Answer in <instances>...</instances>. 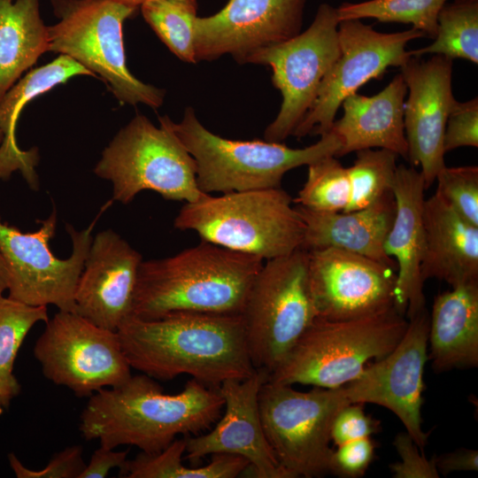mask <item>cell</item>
Wrapping results in <instances>:
<instances>
[{
  "mask_svg": "<svg viewBox=\"0 0 478 478\" xmlns=\"http://www.w3.org/2000/svg\"><path fill=\"white\" fill-rule=\"evenodd\" d=\"M116 332L130 367L153 379L188 374L219 387L255 370L241 314L174 312L151 320L131 315Z\"/></svg>",
  "mask_w": 478,
  "mask_h": 478,
  "instance_id": "obj_1",
  "label": "cell"
},
{
  "mask_svg": "<svg viewBox=\"0 0 478 478\" xmlns=\"http://www.w3.org/2000/svg\"><path fill=\"white\" fill-rule=\"evenodd\" d=\"M223 406L219 387L191 378L181 392L165 394L153 378L141 374L92 394L81 412L80 431L85 440L97 439L111 449L130 445L153 454L180 435L209 428Z\"/></svg>",
  "mask_w": 478,
  "mask_h": 478,
  "instance_id": "obj_2",
  "label": "cell"
},
{
  "mask_svg": "<svg viewBox=\"0 0 478 478\" xmlns=\"http://www.w3.org/2000/svg\"><path fill=\"white\" fill-rule=\"evenodd\" d=\"M263 260L205 241L172 257L143 260L131 315L151 320L174 312L241 314Z\"/></svg>",
  "mask_w": 478,
  "mask_h": 478,
  "instance_id": "obj_3",
  "label": "cell"
},
{
  "mask_svg": "<svg viewBox=\"0 0 478 478\" xmlns=\"http://www.w3.org/2000/svg\"><path fill=\"white\" fill-rule=\"evenodd\" d=\"M158 121L194 158L197 186L206 194L280 188L287 172L327 156L337 157L341 146L332 131L303 149L275 142L224 138L208 130L190 106L178 123L168 116L159 117Z\"/></svg>",
  "mask_w": 478,
  "mask_h": 478,
  "instance_id": "obj_4",
  "label": "cell"
},
{
  "mask_svg": "<svg viewBox=\"0 0 478 478\" xmlns=\"http://www.w3.org/2000/svg\"><path fill=\"white\" fill-rule=\"evenodd\" d=\"M292 202L281 187L207 194L185 203L173 226L196 232L202 241L267 260L301 248L305 224Z\"/></svg>",
  "mask_w": 478,
  "mask_h": 478,
  "instance_id": "obj_5",
  "label": "cell"
},
{
  "mask_svg": "<svg viewBox=\"0 0 478 478\" xmlns=\"http://www.w3.org/2000/svg\"><path fill=\"white\" fill-rule=\"evenodd\" d=\"M408 326L393 306L357 319L328 320L317 317L268 380L334 389L355 380L370 359L389 354Z\"/></svg>",
  "mask_w": 478,
  "mask_h": 478,
  "instance_id": "obj_6",
  "label": "cell"
},
{
  "mask_svg": "<svg viewBox=\"0 0 478 478\" xmlns=\"http://www.w3.org/2000/svg\"><path fill=\"white\" fill-rule=\"evenodd\" d=\"M58 21L47 26L49 51L66 55L100 75L122 104L162 105L166 91L135 78L128 70L124 21L137 8L114 0H50Z\"/></svg>",
  "mask_w": 478,
  "mask_h": 478,
  "instance_id": "obj_7",
  "label": "cell"
},
{
  "mask_svg": "<svg viewBox=\"0 0 478 478\" xmlns=\"http://www.w3.org/2000/svg\"><path fill=\"white\" fill-rule=\"evenodd\" d=\"M308 268L300 248L267 259L256 275L241 313L255 369L270 375L317 318Z\"/></svg>",
  "mask_w": 478,
  "mask_h": 478,
  "instance_id": "obj_8",
  "label": "cell"
},
{
  "mask_svg": "<svg viewBox=\"0 0 478 478\" xmlns=\"http://www.w3.org/2000/svg\"><path fill=\"white\" fill-rule=\"evenodd\" d=\"M112 183V198L130 203L143 190L168 200L193 203L204 197L197 183L196 164L177 136L137 114L119 131L94 168Z\"/></svg>",
  "mask_w": 478,
  "mask_h": 478,
  "instance_id": "obj_9",
  "label": "cell"
},
{
  "mask_svg": "<svg viewBox=\"0 0 478 478\" xmlns=\"http://www.w3.org/2000/svg\"><path fill=\"white\" fill-rule=\"evenodd\" d=\"M351 404L343 386L298 391L292 385L266 381L258 394L263 429L289 478L330 474L335 417Z\"/></svg>",
  "mask_w": 478,
  "mask_h": 478,
  "instance_id": "obj_10",
  "label": "cell"
},
{
  "mask_svg": "<svg viewBox=\"0 0 478 478\" xmlns=\"http://www.w3.org/2000/svg\"><path fill=\"white\" fill-rule=\"evenodd\" d=\"M336 8L319 5L304 32L285 42L259 49L245 64L267 66L273 85L282 97L276 118L266 128L264 138L281 143L303 120L316 101L320 88L339 57Z\"/></svg>",
  "mask_w": 478,
  "mask_h": 478,
  "instance_id": "obj_11",
  "label": "cell"
},
{
  "mask_svg": "<svg viewBox=\"0 0 478 478\" xmlns=\"http://www.w3.org/2000/svg\"><path fill=\"white\" fill-rule=\"evenodd\" d=\"M40 223L36 231L23 233L0 219V251L7 269L8 297L33 306L53 305L59 311L74 312L75 289L96 220L83 230L66 225L72 253L65 259L57 258L49 244L56 232V209Z\"/></svg>",
  "mask_w": 478,
  "mask_h": 478,
  "instance_id": "obj_12",
  "label": "cell"
},
{
  "mask_svg": "<svg viewBox=\"0 0 478 478\" xmlns=\"http://www.w3.org/2000/svg\"><path fill=\"white\" fill-rule=\"evenodd\" d=\"M45 323L34 355L49 381L79 397H89L132 375L116 331L67 311H59Z\"/></svg>",
  "mask_w": 478,
  "mask_h": 478,
  "instance_id": "obj_13",
  "label": "cell"
},
{
  "mask_svg": "<svg viewBox=\"0 0 478 478\" xmlns=\"http://www.w3.org/2000/svg\"><path fill=\"white\" fill-rule=\"evenodd\" d=\"M339 57L324 79L316 101L292 135L328 133L343 100L373 79H380L390 66H403L411 57L406 45L425 36L410 28L400 32H379L361 19L339 21Z\"/></svg>",
  "mask_w": 478,
  "mask_h": 478,
  "instance_id": "obj_14",
  "label": "cell"
},
{
  "mask_svg": "<svg viewBox=\"0 0 478 478\" xmlns=\"http://www.w3.org/2000/svg\"><path fill=\"white\" fill-rule=\"evenodd\" d=\"M428 330L429 313L425 309L408 319L402 339L389 354L343 385L351 404H375L391 411L423 452L429 435L421 428Z\"/></svg>",
  "mask_w": 478,
  "mask_h": 478,
  "instance_id": "obj_15",
  "label": "cell"
},
{
  "mask_svg": "<svg viewBox=\"0 0 478 478\" xmlns=\"http://www.w3.org/2000/svg\"><path fill=\"white\" fill-rule=\"evenodd\" d=\"M309 283L317 317L345 320L394 306L397 272L338 248L308 251Z\"/></svg>",
  "mask_w": 478,
  "mask_h": 478,
  "instance_id": "obj_16",
  "label": "cell"
},
{
  "mask_svg": "<svg viewBox=\"0 0 478 478\" xmlns=\"http://www.w3.org/2000/svg\"><path fill=\"white\" fill-rule=\"evenodd\" d=\"M306 0H229L194 25L196 61L229 54L239 64L256 50L289 40L302 29Z\"/></svg>",
  "mask_w": 478,
  "mask_h": 478,
  "instance_id": "obj_17",
  "label": "cell"
},
{
  "mask_svg": "<svg viewBox=\"0 0 478 478\" xmlns=\"http://www.w3.org/2000/svg\"><path fill=\"white\" fill-rule=\"evenodd\" d=\"M453 59L432 55L428 59L411 56L400 66L408 96L404 124L412 166H420L426 188L445 166L443 134L456 102L452 92Z\"/></svg>",
  "mask_w": 478,
  "mask_h": 478,
  "instance_id": "obj_18",
  "label": "cell"
},
{
  "mask_svg": "<svg viewBox=\"0 0 478 478\" xmlns=\"http://www.w3.org/2000/svg\"><path fill=\"white\" fill-rule=\"evenodd\" d=\"M269 374L255 369L247 378L223 382V416L207 433L186 436L185 459L197 465L204 457L230 454L245 459L258 478H289L266 437L258 410V394Z\"/></svg>",
  "mask_w": 478,
  "mask_h": 478,
  "instance_id": "obj_19",
  "label": "cell"
},
{
  "mask_svg": "<svg viewBox=\"0 0 478 478\" xmlns=\"http://www.w3.org/2000/svg\"><path fill=\"white\" fill-rule=\"evenodd\" d=\"M142 255L112 229L92 242L74 293V312L112 331L132 313Z\"/></svg>",
  "mask_w": 478,
  "mask_h": 478,
  "instance_id": "obj_20",
  "label": "cell"
},
{
  "mask_svg": "<svg viewBox=\"0 0 478 478\" xmlns=\"http://www.w3.org/2000/svg\"><path fill=\"white\" fill-rule=\"evenodd\" d=\"M426 189L420 171L414 166H397L392 188L396 213L384 250L397 265L394 307L408 319L426 309L424 281L420 275Z\"/></svg>",
  "mask_w": 478,
  "mask_h": 478,
  "instance_id": "obj_21",
  "label": "cell"
},
{
  "mask_svg": "<svg viewBox=\"0 0 478 478\" xmlns=\"http://www.w3.org/2000/svg\"><path fill=\"white\" fill-rule=\"evenodd\" d=\"M407 87L397 74L379 93H355L342 103L343 117L330 129L338 137L337 157L365 149H385L407 160L404 110Z\"/></svg>",
  "mask_w": 478,
  "mask_h": 478,
  "instance_id": "obj_22",
  "label": "cell"
},
{
  "mask_svg": "<svg viewBox=\"0 0 478 478\" xmlns=\"http://www.w3.org/2000/svg\"><path fill=\"white\" fill-rule=\"evenodd\" d=\"M305 224L301 249L338 248L365 256L392 267L397 265L384 250L396 202L393 192L360 210L323 212L295 206Z\"/></svg>",
  "mask_w": 478,
  "mask_h": 478,
  "instance_id": "obj_23",
  "label": "cell"
},
{
  "mask_svg": "<svg viewBox=\"0 0 478 478\" xmlns=\"http://www.w3.org/2000/svg\"><path fill=\"white\" fill-rule=\"evenodd\" d=\"M422 281L437 279L451 287L478 282V227L436 193L423 205Z\"/></svg>",
  "mask_w": 478,
  "mask_h": 478,
  "instance_id": "obj_24",
  "label": "cell"
},
{
  "mask_svg": "<svg viewBox=\"0 0 478 478\" xmlns=\"http://www.w3.org/2000/svg\"><path fill=\"white\" fill-rule=\"evenodd\" d=\"M428 343V359L436 373L478 366V282L436 296Z\"/></svg>",
  "mask_w": 478,
  "mask_h": 478,
  "instance_id": "obj_25",
  "label": "cell"
},
{
  "mask_svg": "<svg viewBox=\"0 0 478 478\" xmlns=\"http://www.w3.org/2000/svg\"><path fill=\"white\" fill-rule=\"evenodd\" d=\"M78 75L95 76L89 70L66 55H59L49 64L29 71L19 80L0 102V129L4 138L0 144V178L7 180L19 170L33 189H38L35 167L39 155L37 148L24 150L16 140V126L25 105L36 96Z\"/></svg>",
  "mask_w": 478,
  "mask_h": 478,
  "instance_id": "obj_26",
  "label": "cell"
},
{
  "mask_svg": "<svg viewBox=\"0 0 478 478\" xmlns=\"http://www.w3.org/2000/svg\"><path fill=\"white\" fill-rule=\"evenodd\" d=\"M47 51L48 29L39 0H0V102Z\"/></svg>",
  "mask_w": 478,
  "mask_h": 478,
  "instance_id": "obj_27",
  "label": "cell"
},
{
  "mask_svg": "<svg viewBox=\"0 0 478 478\" xmlns=\"http://www.w3.org/2000/svg\"><path fill=\"white\" fill-rule=\"evenodd\" d=\"M186 438L174 439L162 451L148 454L141 451L132 460H127L120 469L124 478H235L249 468L243 457L230 454H213L212 460L202 466L183 465Z\"/></svg>",
  "mask_w": 478,
  "mask_h": 478,
  "instance_id": "obj_28",
  "label": "cell"
},
{
  "mask_svg": "<svg viewBox=\"0 0 478 478\" xmlns=\"http://www.w3.org/2000/svg\"><path fill=\"white\" fill-rule=\"evenodd\" d=\"M48 320L47 306L26 305L9 297L0 300V402L5 408L20 391L13 374L19 350L29 330Z\"/></svg>",
  "mask_w": 478,
  "mask_h": 478,
  "instance_id": "obj_29",
  "label": "cell"
},
{
  "mask_svg": "<svg viewBox=\"0 0 478 478\" xmlns=\"http://www.w3.org/2000/svg\"><path fill=\"white\" fill-rule=\"evenodd\" d=\"M426 54L463 58L478 64V0H455L442 8L434 42L410 50L412 57Z\"/></svg>",
  "mask_w": 478,
  "mask_h": 478,
  "instance_id": "obj_30",
  "label": "cell"
},
{
  "mask_svg": "<svg viewBox=\"0 0 478 478\" xmlns=\"http://www.w3.org/2000/svg\"><path fill=\"white\" fill-rule=\"evenodd\" d=\"M144 20L181 61L197 63L194 25L197 0H148L141 5Z\"/></svg>",
  "mask_w": 478,
  "mask_h": 478,
  "instance_id": "obj_31",
  "label": "cell"
},
{
  "mask_svg": "<svg viewBox=\"0 0 478 478\" xmlns=\"http://www.w3.org/2000/svg\"><path fill=\"white\" fill-rule=\"evenodd\" d=\"M447 0H367L343 3L336 8L339 21L374 19L381 22L410 24L434 39L437 18Z\"/></svg>",
  "mask_w": 478,
  "mask_h": 478,
  "instance_id": "obj_32",
  "label": "cell"
},
{
  "mask_svg": "<svg viewBox=\"0 0 478 478\" xmlns=\"http://www.w3.org/2000/svg\"><path fill=\"white\" fill-rule=\"evenodd\" d=\"M353 165L347 167L350 201L343 212L363 209L392 192L397 155L385 149L356 151Z\"/></svg>",
  "mask_w": 478,
  "mask_h": 478,
  "instance_id": "obj_33",
  "label": "cell"
},
{
  "mask_svg": "<svg viewBox=\"0 0 478 478\" xmlns=\"http://www.w3.org/2000/svg\"><path fill=\"white\" fill-rule=\"evenodd\" d=\"M307 166V179L293 202L316 212H343L350 201L347 167L335 156L324 157Z\"/></svg>",
  "mask_w": 478,
  "mask_h": 478,
  "instance_id": "obj_34",
  "label": "cell"
},
{
  "mask_svg": "<svg viewBox=\"0 0 478 478\" xmlns=\"http://www.w3.org/2000/svg\"><path fill=\"white\" fill-rule=\"evenodd\" d=\"M436 193L466 220L478 227V166L447 167L437 173Z\"/></svg>",
  "mask_w": 478,
  "mask_h": 478,
  "instance_id": "obj_35",
  "label": "cell"
},
{
  "mask_svg": "<svg viewBox=\"0 0 478 478\" xmlns=\"http://www.w3.org/2000/svg\"><path fill=\"white\" fill-rule=\"evenodd\" d=\"M460 147H478V97L456 100L448 116L444 134L445 153Z\"/></svg>",
  "mask_w": 478,
  "mask_h": 478,
  "instance_id": "obj_36",
  "label": "cell"
},
{
  "mask_svg": "<svg viewBox=\"0 0 478 478\" xmlns=\"http://www.w3.org/2000/svg\"><path fill=\"white\" fill-rule=\"evenodd\" d=\"M8 459L19 478H79L86 466L82 447L80 445L66 447L56 453L48 465L40 470L24 466L13 453H9Z\"/></svg>",
  "mask_w": 478,
  "mask_h": 478,
  "instance_id": "obj_37",
  "label": "cell"
},
{
  "mask_svg": "<svg viewBox=\"0 0 478 478\" xmlns=\"http://www.w3.org/2000/svg\"><path fill=\"white\" fill-rule=\"evenodd\" d=\"M393 445L399 455L400 461L390 465L395 478H438L440 474L436 466L435 456L425 457L409 434L398 433Z\"/></svg>",
  "mask_w": 478,
  "mask_h": 478,
  "instance_id": "obj_38",
  "label": "cell"
},
{
  "mask_svg": "<svg viewBox=\"0 0 478 478\" xmlns=\"http://www.w3.org/2000/svg\"><path fill=\"white\" fill-rule=\"evenodd\" d=\"M374 456V443L370 437L351 441L333 451L330 474L340 477L362 476Z\"/></svg>",
  "mask_w": 478,
  "mask_h": 478,
  "instance_id": "obj_39",
  "label": "cell"
},
{
  "mask_svg": "<svg viewBox=\"0 0 478 478\" xmlns=\"http://www.w3.org/2000/svg\"><path fill=\"white\" fill-rule=\"evenodd\" d=\"M379 421L366 415L362 404H349L334 419L331 441L338 446L343 443L370 437L377 431Z\"/></svg>",
  "mask_w": 478,
  "mask_h": 478,
  "instance_id": "obj_40",
  "label": "cell"
},
{
  "mask_svg": "<svg viewBox=\"0 0 478 478\" xmlns=\"http://www.w3.org/2000/svg\"><path fill=\"white\" fill-rule=\"evenodd\" d=\"M128 451H114L100 445L92 454L89 463L79 478H104L113 468L121 469L127 459Z\"/></svg>",
  "mask_w": 478,
  "mask_h": 478,
  "instance_id": "obj_41",
  "label": "cell"
},
{
  "mask_svg": "<svg viewBox=\"0 0 478 478\" xmlns=\"http://www.w3.org/2000/svg\"><path fill=\"white\" fill-rule=\"evenodd\" d=\"M436 466L439 474L447 475L456 471H477L478 451L461 448L452 452L435 456Z\"/></svg>",
  "mask_w": 478,
  "mask_h": 478,
  "instance_id": "obj_42",
  "label": "cell"
},
{
  "mask_svg": "<svg viewBox=\"0 0 478 478\" xmlns=\"http://www.w3.org/2000/svg\"><path fill=\"white\" fill-rule=\"evenodd\" d=\"M8 275L4 257L0 251V300L4 297V292L7 290Z\"/></svg>",
  "mask_w": 478,
  "mask_h": 478,
  "instance_id": "obj_43",
  "label": "cell"
},
{
  "mask_svg": "<svg viewBox=\"0 0 478 478\" xmlns=\"http://www.w3.org/2000/svg\"><path fill=\"white\" fill-rule=\"evenodd\" d=\"M114 1L123 4L132 6V7L138 8L148 0H114Z\"/></svg>",
  "mask_w": 478,
  "mask_h": 478,
  "instance_id": "obj_44",
  "label": "cell"
},
{
  "mask_svg": "<svg viewBox=\"0 0 478 478\" xmlns=\"http://www.w3.org/2000/svg\"><path fill=\"white\" fill-rule=\"evenodd\" d=\"M4 406L3 405V404L0 402V415L4 412Z\"/></svg>",
  "mask_w": 478,
  "mask_h": 478,
  "instance_id": "obj_45",
  "label": "cell"
},
{
  "mask_svg": "<svg viewBox=\"0 0 478 478\" xmlns=\"http://www.w3.org/2000/svg\"><path fill=\"white\" fill-rule=\"evenodd\" d=\"M3 138H4V135H3V132L0 129V144L2 143Z\"/></svg>",
  "mask_w": 478,
  "mask_h": 478,
  "instance_id": "obj_46",
  "label": "cell"
}]
</instances>
